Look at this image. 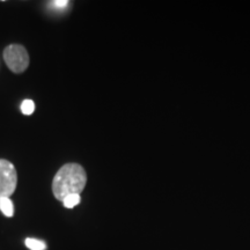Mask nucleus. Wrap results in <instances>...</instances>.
<instances>
[{
	"mask_svg": "<svg viewBox=\"0 0 250 250\" xmlns=\"http://www.w3.org/2000/svg\"><path fill=\"white\" fill-rule=\"evenodd\" d=\"M4 61L13 73H23L29 66V55L21 44H9L4 50Z\"/></svg>",
	"mask_w": 250,
	"mask_h": 250,
	"instance_id": "2",
	"label": "nucleus"
},
{
	"mask_svg": "<svg viewBox=\"0 0 250 250\" xmlns=\"http://www.w3.org/2000/svg\"><path fill=\"white\" fill-rule=\"evenodd\" d=\"M35 110V103L31 100H24V101L21 103V111H22L23 115H27L29 116Z\"/></svg>",
	"mask_w": 250,
	"mask_h": 250,
	"instance_id": "7",
	"label": "nucleus"
},
{
	"mask_svg": "<svg viewBox=\"0 0 250 250\" xmlns=\"http://www.w3.org/2000/svg\"><path fill=\"white\" fill-rule=\"evenodd\" d=\"M26 246L27 248H29L30 250H45L46 249V245L41 240H36V239H30L28 237L26 240Z\"/></svg>",
	"mask_w": 250,
	"mask_h": 250,
	"instance_id": "6",
	"label": "nucleus"
},
{
	"mask_svg": "<svg viewBox=\"0 0 250 250\" xmlns=\"http://www.w3.org/2000/svg\"><path fill=\"white\" fill-rule=\"evenodd\" d=\"M81 201L80 198V195H77V193H74V195H68L64 198V201H62V204L66 208H73L74 206H77L79 204Z\"/></svg>",
	"mask_w": 250,
	"mask_h": 250,
	"instance_id": "5",
	"label": "nucleus"
},
{
	"mask_svg": "<svg viewBox=\"0 0 250 250\" xmlns=\"http://www.w3.org/2000/svg\"><path fill=\"white\" fill-rule=\"evenodd\" d=\"M87 183V174L79 164L64 165L52 180V193L58 201L62 202L68 195H80Z\"/></svg>",
	"mask_w": 250,
	"mask_h": 250,
	"instance_id": "1",
	"label": "nucleus"
},
{
	"mask_svg": "<svg viewBox=\"0 0 250 250\" xmlns=\"http://www.w3.org/2000/svg\"><path fill=\"white\" fill-rule=\"evenodd\" d=\"M18 186V173L14 165L0 159V198H9Z\"/></svg>",
	"mask_w": 250,
	"mask_h": 250,
	"instance_id": "3",
	"label": "nucleus"
},
{
	"mask_svg": "<svg viewBox=\"0 0 250 250\" xmlns=\"http://www.w3.org/2000/svg\"><path fill=\"white\" fill-rule=\"evenodd\" d=\"M0 211L6 217L11 218L14 214V205L13 202L9 198H0Z\"/></svg>",
	"mask_w": 250,
	"mask_h": 250,
	"instance_id": "4",
	"label": "nucleus"
},
{
	"mask_svg": "<svg viewBox=\"0 0 250 250\" xmlns=\"http://www.w3.org/2000/svg\"><path fill=\"white\" fill-rule=\"evenodd\" d=\"M51 4L56 8H64V7H66V6H67L68 1H67V0H56V1H52Z\"/></svg>",
	"mask_w": 250,
	"mask_h": 250,
	"instance_id": "8",
	"label": "nucleus"
}]
</instances>
